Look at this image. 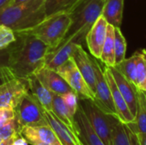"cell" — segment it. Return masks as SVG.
<instances>
[{"label": "cell", "mask_w": 146, "mask_h": 145, "mask_svg": "<svg viewBox=\"0 0 146 145\" xmlns=\"http://www.w3.org/2000/svg\"><path fill=\"white\" fill-rule=\"evenodd\" d=\"M127 42L120 27H115V66L126 58Z\"/></svg>", "instance_id": "28"}, {"label": "cell", "mask_w": 146, "mask_h": 145, "mask_svg": "<svg viewBox=\"0 0 146 145\" xmlns=\"http://www.w3.org/2000/svg\"><path fill=\"white\" fill-rule=\"evenodd\" d=\"M26 1H29V0H12L11 4H16V3H23Z\"/></svg>", "instance_id": "41"}, {"label": "cell", "mask_w": 146, "mask_h": 145, "mask_svg": "<svg viewBox=\"0 0 146 145\" xmlns=\"http://www.w3.org/2000/svg\"><path fill=\"white\" fill-rule=\"evenodd\" d=\"M137 134L146 133V96L144 91L137 92V111L133 122L127 124Z\"/></svg>", "instance_id": "22"}, {"label": "cell", "mask_w": 146, "mask_h": 145, "mask_svg": "<svg viewBox=\"0 0 146 145\" xmlns=\"http://www.w3.org/2000/svg\"><path fill=\"white\" fill-rule=\"evenodd\" d=\"M4 81L0 85V108L15 109L22 97L29 91L27 78L15 76L10 69L3 67Z\"/></svg>", "instance_id": "6"}, {"label": "cell", "mask_w": 146, "mask_h": 145, "mask_svg": "<svg viewBox=\"0 0 146 145\" xmlns=\"http://www.w3.org/2000/svg\"><path fill=\"white\" fill-rule=\"evenodd\" d=\"M11 138H12V137H11L10 138L7 139V140L3 141V142L0 144V145H9V144H10V141H11Z\"/></svg>", "instance_id": "40"}, {"label": "cell", "mask_w": 146, "mask_h": 145, "mask_svg": "<svg viewBox=\"0 0 146 145\" xmlns=\"http://www.w3.org/2000/svg\"><path fill=\"white\" fill-rule=\"evenodd\" d=\"M20 131H21L20 125L17 120L15 118L0 126V138L3 141L7 140L11 137H13L17 132H20Z\"/></svg>", "instance_id": "29"}, {"label": "cell", "mask_w": 146, "mask_h": 145, "mask_svg": "<svg viewBox=\"0 0 146 145\" xmlns=\"http://www.w3.org/2000/svg\"><path fill=\"white\" fill-rule=\"evenodd\" d=\"M34 74L40 82L53 93L63 95L68 92L74 91L66 80L56 70L43 67L37 70Z\"/></svg>", "instance_id": "13"}, {"label": "cell", "mask_w": 146, "mask_h": 145, "mask_svg": "<svg viewBox=\"0 0 146 145\" xmlns=\"http://www.w3.org/2000/svg\"><path fill=\"white\" fill-rule=\"evenodd\" d=\"M77 68L80 72L86 84L95 95L96 91V77L95 70L92 58L88 56L82 45L78 44L71 57Z\"/></svg>", "instance_id": "12"}, {"label": "cell", "mask_w": 146, "mask_h": 145, "mask_svg": "<svg viewBox=\"0 0 146 145\" xmlns=\"http://www.w3.org/2000/svg\"><path fill=\"white\" fill-rule=\"evenodd\" d=\"M79 105L104 144L111 145L112 131L115 123L120 120L118 116L105 113L92 99L79 98Z\"/></svg>", "instance_id": "5"}, {"label": "cell", "mask_w": 146, "mask_h": 145, "mask_svg": "<svg viewBox=\"0 0 146 145\" xmlns=\"http://www.w3.org/2000/svg\"><path fill=\"white\" fill-rule=\"evenodd\" d=\"M129 82L135 85L137 78V56L134 53L131 57L125 58L121 62L114 66Z\"/></svg>", "instance_id": "25"}, {"label": "cell", "mask_w": 146, "mask_h": 145, "mask_svg": "<svg viewBox=\"0 0 146 145\" xmlns=\"http://www.w3.org/2000/svg\"><path fill=\"white\" fill-rule=\"evenodd\" d=\"M48 124L56 133L62 145H79V137L73 133L53 113L52 111H44Z\"/></svg>", "instance_id": "18"}, {"label": "cell", "mask_w": 146, "mask_h": 145, "mask_svg": "<svg viewBox=\"0 0 146 145\" xmlns=\"http://www.w3.org/2000/svg\"><path fill=\"white\" fill-rule=\"evenodd\" d=\"M79 139H80V138H79ZM79 145H84V144H83L81 143V141L80 140V142H79Z\"/></svg>", "instance_id": "42"}, {"label": "cell", "mask_w": 146, "mask_h": 145, "mask_svg": "<svg viewBox=\"0 0 146 145\" xmlns=\"http://www.w3.org/2000/svg\"><path fill=\"white\" fill-rule=\"evenodd\" d=\"M46 17L44 0H29L10 4L0 11V26L15 32L33 28Z\"/></svg>", "instance_id": "2"}, {"label": "cell", "mask_w": 146, "mask_h": 145, "mask_svg": "<svg viewBox=\"0 0 146 145\" xmlns=\"http://www.w3.org/2000/svg\"><path fill=\"white\" fill-rule=\"evenodd\" d=\"M70 25L71 18L69 14L60 12L45 17L37 26L22 32L34 35L44 42L49 49H52L64 39Z\"/></svg>", "instance_id": "4"}, {"label": "cell", "mask_w": 146, "mask_h": 145, "mask_svg": "<svg viewBox=\"0 0 146 145\" xmlns=\"http://www.w3.org/2000/svg\"><path fill=\"white\" fill-rule=\"evenodd\" d=\"M137 56V78L135 86L139 91H146V49L135 52Z\"/></svg>", "instance_id": "26"}, {"label": "cell", "mask_w": 146, "mask_h": 145, "mask_svg": "<svg viewBox=\"0 0 146 145\" xmlns=\"http://www.w3.org/2000/svg\"><path fill=\"white\" fill-rule=\"evenodd\" d=\"M139 140L140 145H146V133L144 134H138Z\"/></svg>", "instance_id": "37"}, {"label": "cell", "mask_w": 146, "mask_h": 145, "mask_svg": "<svg viewBox=\"0 0 146 145\" xmlns=\"http://www.w3.org/2000/svg\"><path fill=\"white\" fill-rule=\"evenodd\" d=\"M16 39V34L11 28L0 26V50L8 48Z\"/></svg>", "instance_id": "30"}, {"label": "cell", "mask_w": 146, "mask_h": 145, "mask_svg": "<svg viewBox=\"0 0 146 145\" xmlns=\"http://www.w3.org/2000/svg\"><path fill=\"white\" fill-rule=\"evenodd\" d=\"M9 145H28V142L21 132H17L12 137Z\"/></svg>", "instance_id": "33"}, {"label": "cell", "mask_w": 146, "mask_h": 145, "mask_svg": "<svg viewBox=\"0 0 146 145\" xmlns=\"http://www.w3.org/2000/svg\"><path fill=\"white\" fill-rule=\"evenodd\" d=\"M124 0H107L104 2L102 15L108 24L120 27L122 22Z\"/></svg>", "instance_id": "21"}, {"label": "cell", "mask_w": 146, "mask_h": 145, "mask_svg": "<svg viewBox=\"0 0 146 145\" xmlns=\"http://www.w3.org/2000/svg\"><path fill=\"white\" fill-rule=\"evenodd\" d=\"M63 101L67 106V108L68 109L69 112L71 113V115L73 116H74L78 107H79V97L78 95L74 92V91H71V92H68L66 94L62 95Z\"/></svg>", "instance_id": "31"}, {"label": "cell", "mask_w": 146, "mask_h": 145, "mask_svg": "<svg viewBox=\"0 0 146 145\" xmlns=\"http://www.w3.org/2000/svg\"><path fill=\"white\" fill-rule=\"evenodd\" d=\"M2 142H3V140H2V139H1V138H0V144H1V143H2Z\"/></svg>", "instance_id": "43"}, {"label": "cell", "mask_w": 146, "mask_h": 145, "mask_svg": "<svg viewBox=\"0 0 146 145\" xmlns=\"http://www.w3.org/2000/svg\"><path fill=\"white\" fill-rule=\"evenodd\" d=\"M9 56V47L3 50H0V68L8 66Z\"/></svg>", "instance_id": "34"}, {"label": "cell", "mask_w": 146, "mask_h": 145, "mask_svg": "<svg viewBox=\"0 0 146 145\" xmlns=\"http://www.w3.org/2000/svg\"><path fill=\"white\" fill-rule=\"evenodd\" d=\"M112 75L115 79L116 85L124 97L127 104L129 107L130 111L135 117L137 111V92L138 89L136 86L129 82L115 67H109Z\"/></svg>", "instance_id": "16"}, {"label": "cell", "mask_w": 146, "mask_h": 145, "mask_svg": "<svg viewBox=\"0 0 146 145\" xmlns=\"http://www.w3.org/2000/svg\"><path fill=\"white\" fill-rule=\"evenodd\" d=\"M52 113L75 135H77L74 116L71 115L67 108L62 95L52 92ZM78 136V135H77Z\"/></svg>", "instance_id": "20"}, {"label": "cell", "mask_w": 146, "mask_h": 145, "mask_svg": "<svg viewBox=\"0 0 146 145\" xmlns=\"http://www.w3.org/2000/svg\"><path fill=\"white\" fill-rule=\"evenodd\" d=\"M127 125V124H126ZM127 131H128V134H129V137H130V140H131V144L132 145H140L139 144V137H138V134L133 130L131 129L127 125Z\"/></svg>", "instance_id": "35"}, {"label": "cell", "mask_w": 146, "mask_h": 145, "mask_svg": "<svg viewBox=\"0 0 146 145\" xmlns=\"http://www.w3.org/2000/svg\"><path fill=\"white\" fill-rule=\"evenodd\" d=\"M20 132L27 142L36 141L53 144H61L50 125L25 126L21 129Z\"/></svg>", "instance_id": "17"}, {"label": "cell", "mask_w": 146, "mask_h": 145, "mask_svg": "<svg viewBox=\"0 0 146 145\" xmlns=\"http://www.w3.org/2000/svg\"><path fill=\"white\" fill-rule=\"evenodd\" d=\"M74 123L77 135L84 145H105L94 131L83 109L79 105L74 115Z\"/></svg>", "instance_id": "15"}, {"label": "cell", "mask_w": 146, "mask_h": 145, "mask_svg": "<svg viewBox=\"0 0 146 145\" xmlns=\"http://www.w3.org/2000/svg\"><path fill=\"white\" fill-rule=\"evenodd\" d=\"M78 44L75 37H72L64 38L56 47L49 49L45 56L44 67L56 71L59 67L72 57Z\"/></svg>", "instance_id": "10"}, {"label": "cell", "mask_w": 146, "mask_h": 145, "mask_svg": "<svg viewBox=\"0 0 146 145\" xmlns=\"http://www.w3.org/2000/svg\"><path fill=\"white\" fill-rule=\"evenodd\" d=\"M101 1H104V2H105V1H107V0H101Z\"/></svg>", "instance_id": "44"}, {"label": "cell", "mask_w": 146, "mask_h": 145, "mask_svg": "<svg viewBox=\"0 0 146 145\" xmlns=\"http://www.w3.org/2000/svg\"><path fill=\"white\" fill-rule=\"evenodd\" d=\"M111 145H132L127 125L120 120L114 126Z\"/></svg>", "instance_id": "27"}, {"label": "cell", "mask_w": 146, "mask_h": 145, "mask_svg": "<svg viewBox=\"0 0 146 145\" xmlns=\"http://www.w3.org/2000/svg\"><path fill=\"white\" fill-rule=\"evenodd\" d=\"M92 60L94 66L96 77V91L94 102L105 113L117 115L115 103L111 95V91L108 80L104 75V70L101 68L99 63L97 62L95 57L94 59L92 58Z\"/></svg>", "instance_id": "9"}, {"label": "cell", "mask_w": 146, "mask_h": 145, "mask_svg": "<svg viewBox=\"0 0 146 145\" xmlns=\"http://www.w3.org/2000/svg\"><path fill=\"white\" fill-rule=\"evenodd\" d=\"M12 0H0V11L11 4Z\"/></svg>", "instance_id": "36"}, {"label": "cell", "mask_w": 146, "mask_h": 145, "mask_svg": "<svg viewBox=\"0 0 146 145\" xmlns=\"http://www.w3.org/2000/svg\"><path fill=\"white\" fill-rule=\"evenodd\" d=\"M144 93H145V96H146V91H144Z\"/></svg>", "instance_id": "45"}, {"label": "cell", "mask_w": 146, "mask_h": 145, "mask_svg": "<svg viewBox=\"0 0 146 145\" xmlns=\"http://www.w3.org/2000/svg\"><path fill=\"white\" fill-rule=\"evenodd\" d=\"M56 71L70 85L80 99H92L94 101V93L86 84L72 58L59 67Z\"/></svg>", "instance_id": "8"}, {"label": "cell", "mask_w": 146, "mask_h": 145, "mask_svg": "<svg viewBox=\"0 0 146 145\" xmlns=\"http://www.w3.org/2000/svg\"><path fill=\"white\" fill-rule=\"evenodd\" d=\"M15 41L9 46L8 68L19 78H27L44 67L49 47L34 35L19 31Z\"/></svg>", "instance_id": "1"}, {"label": "cell", "mask_w": 146, "mask_h": 145, "mask_svg": "<svg viewBox=\"0 0 146 145\" xmlns=\"http://www.w3.org/2000/svg\"><path fill=\"white\" fill-rule=\"evenodd\" d=\"M108 22L101 15L92 25L86 34V41L87 47L93 57L99 59L104 44L106 39Z\"/></svg>", "instance_id": "11"}, {"label": "cell", "mask_w": 146, "mask_h": 145, "mask_svg": "<svg viewBox=\"0 0 146 145\" xmlns=\"http://www.w3.org/2000/svg\"><path fill=\"white\" fill-rule=\"evenodd\" d=\"M29 92L38 100L45 111L52 109V92L49 91L33 73L27 78Z\"/></svg>", "instance_id": "19"}, {"label": "cell", "mask_w": 146, "mask_h": 145, "mask_svg": "<svg viewBox=\"0 0 146 145\" xmlns=\"http://www.w3.org/2000/svg\"><path fill=\"white\" fill-rule=\"evenodd\" d=\"M80 1L81 0H44L46 17L60 12L69 14Z\"/></svg>", "instance_id": "24"}, {"label": "cell", "mask_w": 146, "mask_h": 145, "mask_svg": "<svg viewBox=\"0 0 146 145\" xmlns=\"http://www.w3.org/2000/svg\"><path fill=\"white\" fill-rule=\"evenodd\" d=\"M104 73L108 80V83H109V85H110V88L111 91V95H112V98H113V101L115 103V107L116 109L118 118L120 119L121 121H122L125 124L133 122L135 117L130 111L128 105L127 104L124 97H122L121 91H119L110 68L105 66V68L104 69Z\"/></svg>", "instance_id": "14"}, {"label": "cell", "mask_w": 146, "mask_h": 145, "mask_svg": "<svg viewBox=\"0 0 146 145\" xmlns=\"http://www.w3.org/2000/svg\"><path fill=\"white\" fill-rule=\"evenodd\" d=\"M104 4V2L101 0H81L69 13L71 25L64 38L75 37L81 44L92 25L102 15Z\"/></svg>", "instance_id": "3"}, {"label": "cell", "mask_w": 146, "mask_h": 145, "mask_svg": "<svg viewBox=\"0 0 146 145\" xmlns=\"http://www.w3.org/2000/svg\"><path fill=\"white\" fill-rule=\"evenodd\" d=\"M28 144H30L31 145H62L61 144H47V143L36 142V141H33V142H28Z\"/></svg>", "instance_id": "38"}, {"label": "cell", "mask_w": 146, "mask_h": 145, "mask_svg": "<svg viewBox=\"0 0 146 145\" xmlns=\"http://www.w3.org/2000/svg\"><path fill=\"white\" fill-rule=\"evenodd\" d=\"M15 118V109L9 108H0V126Z\"/></svg>", "instance_id": "32"}, {"label": "cell", "mask_w": 146, "mask_h": 145, "mask_svg": "<svg viewBox=\"0 0 146 145\" xmlns=\"http://www.w3.org/2000/svg\"><path fill=\"white\" fill-rule=\"evenodd\" d=\"M44 111L38 100L28 91L15 109V119L21 129L25 126H47L49 124Z\"/></svg>", "instance_id": "7"}, {"label": "cell", "mask_w": 146, "mask_h": 145, "mask_svg": "<svg viewBox=\"0 0 146 145\" xmlns=\"http://www.w3.org/2000/svg\"><path fill=\"white\" fill-rule=\"evenodd\" d=\"M99 60L107 67L115 66V26L110 24H108L106 39Z\"/></svg>", "instance_id": "23"}, {"label": "cell", "mask_w": 146, "mask_h": 145, "mask_svg": "<svg viewBox=\"0 0 146 145\" xmlns=\"http://www.w3.org/2000/svg\"><path fill=\"white\" fill-rule=\"evenodd\" d=\"M3 81H4V73H3V68H0V85L3 84Z\"/></svg>", "instance_id": "39"}]
</instances>
